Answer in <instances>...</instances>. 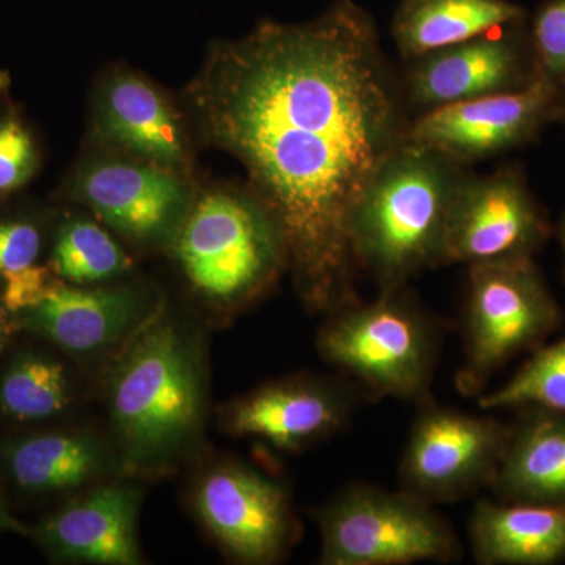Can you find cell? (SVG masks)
Listing matches in <instances>:
<instances>
[{
	"instance_id": "6da1fadb",
	"label": "cell",
	"mask_w": 565,
	"mask_h": 565,
	"mask_svg": "<svg viewBox=\"0 0 565 565\" xmlns=\"http://www.w3.org/2000/svg\"><path fill=\"white\" fill-rule=\"evenodd\" d=\"M191 95L277 223L307 310L359 300L353 211L411 122L373 17L338 0L302 24L263 22L215 47Z\"/></svg>"
},
{
	"instance_id": "7a4b0ae2",
	"label": "cell",
	"mask_w": 565,
	"mask_h": 565,
	"mask_svg": "<svg viewBox=\"0 0 565 565\" xmlns=\"http://www.w3.org/2000/svg\"><path fill=\"white\" fill-rule=\"evenodd\" d=\"M470 167L405 139L382 163L353 211L351 248L379 291L408 286L441 266L446 223Z\"/></svg>"
},
{
	"instance_id": "3957f363",
	"label": "cell",
	"mask_w": 565,
	"mask_h": 565,
	"mask_svg": "<svg viewBox=\"0 0 565 565\" xmlns=\"http://www.w3.org/2000/svg\"><path fill=\"white\" fill-rule=\"evenodd\" d=\"M106 396L122 467H170L203 423V371L188 334L172 319L145 322L111 367Z\"/></svg>"
},
{
	"instance_id": "277c9868",
	"label": "cell",
	"mask_w": 565,
	"mask_h": 565,
	"mask_svg": "<svg viewBox=\"0 0 565 565\" xmlns=\"http://www.w3.org/2000/svg\"><path fill=\"white\" fill-rule=\"evenodd\" d=\"M445 333V322L404 286L326 315L316 345L364 401L419 405L433 399Z\"/></svg>"
},
{
	"instance_id": "5b68a950",
	"label": "cell",
	"mask_w": 565,
	"mask_h": 565,
	"mask_svg": "<svg viewBox=\"0 0 565 565\" xmlns=\"http://www.w3.org/2000/svg\"><path fill=\"white\" fill-rule=\"evenodd\" d=\"M173 245L193 288L225 307L252 302L288 269L280 230L252 192L204 193L182 218Z\"/></svg>"
},
{
	"instance_id": "8992f818",
	"label": "cell",
	"mask_w": 565,
	"mask_h": 565,
	"mask_svg": "<svg viewBox=\"0 0 565 565\" xmlns=\"http://www.w3.org/2000/svg\"><path fill=\"white\" fill-rule=\"evenodd\" d=\"M313 516L322 565L452 564L463 555L451 523L403 489L353 482Z\"/></svg>"
},
{
	"instance_id": "52a82bcc",
	"label": "cell",
	"mask_w": 565,
	"mask_h": 565,
	"mask_svg": "<svg viewBox=\"0 0 565 565\" xmlns=\"http://www.w3.org/2000/svg\"><path fill=\"white\" fill-rule=\"evenodd\" d=\"M467 269L463 362L456 386L463 396L478 397L505 364L545 344L561 323V308L534 259Z\"/></svg>"
},
{
	"instance_id": "ba28073f",
	"label": "cell",
	"mask_w": 565,
	"mask_h": 565,
	"mask_svg": "<svg viewBox=\"0 0 565 565\" xmlns=\"http://www.w3.org/2000/svg\"><path fill=\"white\" fill-rule=\"evenodd\" d=\"M511 424L465 414L434 399L418 405L399 462V489L427 503L452 504L489 489Z\"/></svg>"
},
{
	"instance_id": "9c48e42d",
	"label": "cell",
	"mask_w": 565,
	"mask_h": 565,
	"mask_svg": "<svg viewBox=\"0 0 565 565\" xmlns=\"http://www.w3.org/2000/svg\"><path fill=\"white\" fill-rule=\"evenodd\" d=\"M553 225L519 163L489 174L467 173L449 211L441 266L534 259Z\"/></svg>"
},
{
	"instance_id": "30bf717a",
	"label": "cell",
	"mask_w": 565,
	"mask_h": 565,
	"mask_svg": "<svg viewBox=\"0 0 565 565\" xmlns=\"http://www.w3.org/2000/svg\"><path fill=\"white\" fill-rule=\"evenodd\" d=\"M561 90L539 77L526 88L437 107L411 117L405 139L433 148L460 166L526 147L559 120Z\"/></svg>"
},
{
	"instance_id": "8fae6325",
	"label": "cell",
	"mask_w": 565,
	"mask_h": 565,
	"mask_svg": "<svg viewBox=\"0 0 565 565\" xmlns=\"http://www.w3.org/2000/svg\"><path fill=\"white\" fill-rule=\"evenodd\" d=\"M407 63L401 88L408 109L418 114L522 90L541 77L527 35V18Z\"/></svg>"
},
{
	"instance_id": "7c38bea8",
	"label": "cell",
	"mask_w": 565,
	"mask_h": 565,
	"mask_svg": "<svg viewBox=\"0 0 565 565\" xmlns=\"http://www.w3.org/2000/svg\"><path fill=\"white\" fill-rule=\"evenodd\" d=\"M193 505L215 541L239 563H277L291 545V498L277 481L244 465H215L196 484Z\"/></svg>"
},
{
	"instance_id": "4fadbf2b",
	"label": "cell",
	"mask_w": 565,
	"mask_h": 565,
	"mask_svg": "<svg viewBox=\"0 0 565 565\" xmlns=\"http://www.w3.org/2000/svg\"><path fill=\"white\" fill-rule=\"evenodd\" d=\"M363 401L344 377L294 375L234 401L222 422L237 437L263 438L285 451H302L340 434Z\"/></svg>"
},
{
	"instance_id": "5bb4252c",
	"label": "cell",
	"mask_w": 565,
	"mask_h": 565,
	"mask_svg": "<svg viewBox=\"0 0 565 565\" xmlns=\"http://www.w3.org/2000/svg\"><path fill=\"white\" fill-rule=\"evenodd\" d=\"M74 192L110 228L139 243L173 239L192 204L180 172L140 159L88 163Z\"/></svg>"
},
{
	"instance_id": "9a60e30c",
	"label": "cell",
	"mask_w": 565,
	"mask_h": 565,
	"mask_svg": "<svg viewBox=\"0 0 565 565\" xmlns=\"http://www.w3.org/2000/svg\"><path fill=\"white\" fill-rule=\"evenodd\" d=\"M139 503L136 486L104 482L47 516L33 537L47 556L63 563L139 565Z\"/></svg>"
},
{
	"instance_id": "2e32d148",
	"label": "cell",
	"mask_w": 565,
	"mask_h": 565,
	"mask_svg": "<svg viewBox=\"0 0 565 565\" xmlns=\"http://www.w3.org/2000/svg\"><path fill=\"white\" fill-rule=\"evenodd\" d=\"M147 297L131 288L85 289L55 281L43 299L13 315L14 329L71 353H95L150 321Z\"/></svg>"
},
{
	"instance_id": "e0dca14e",
	"label": "cell",
	"mask_w": 565,
	"mask_h": 565,
	"mask_svg": "<svg viewBox=\"0 0 565 565\" xmlns=\"http://www.w3.org/2000/svg\"><path fill=\"white\" fill-rule=\"evenodd\" d=\"M99 132L140 161L184 172L191 161L180 117L158 88L137 74L106 82L99 99Z\"/></svg>"
},
{
	"instance_id": "ac0fdd59",
	"label": "cell",
	"mask_w": 565,
	"mask_h": 565,
	"mask_svg": "<svg viewBox=\"0 0 565 565\" xmlns=\"http://www.w3.org/2000/svg\"><path fill=\"white\" fill-rule=\"evenodd\" d=\"M479 565L565 563V504L481 500L468 520Z\"/></svg>"
},
{
	"instance_id": "d6986e66",
	"label": "cell",
	"mask_w": 565,
	"mask_h": 565,
	"mask_svg": "<svg viewBox=\"0 0 565 565\" xmlns=\"http://www.w3.org/2000/svg\"><path fill=\"white\" fill-rule=\"evenodd\" d=\"M519 411L489 489L508 503L565 504V415Z\"/></svg>"
},
{
	"instance_id": "ffe728a7",
	"label": "cell",
	"mask_w": 565,
	"mask_h": 565,
	"mask_svg": "<svg viewBox=\"0 0 565 565\" xmlns=\"http://www.w3.org/2000/svg\"><path fill=\"white\" fill-rule=\"evenodd\" d=\"M526 18L512 0H401L392 35L401 57L411 62Z\"/></svg>"
},
{
	"instance_id": "44dd1931",
	"label": "cell",
	"mask_w": 565,
	"mask_h": 565,
	"mask_svg": "<svg viewBox=\"0 0 565 565\" xmlns=\"http://www.w3.org/2000/svg\"><path fill=\"white\" fill-rule=\"evenodd\" d=\"M3 463L14 484L35 493L68 492L103 479L111 457L95 437L47 433L10 441Z\"/></svg>"
},
{
	"instance_id": "7402d4cb",
	"label": "cell",
	"mask_w": 565,
	"mask_h": 565,
	"mask_svg": "<svg viewBox=\"0 0 565 565\" xmlns=\"http://www.w3.org/2000/svg\"><path fill=\"white\" fill-rule=\"evenodd\" d=\"M73 390L62 363L25 353L0 381V411L18 422H41L66 411Z\"/></svg>"
},
{
	"instance_id": "603a6c76",
	"label": "cell",
	"mask_w": 565,
	"mask_h": 565,
	"mask_svg": "<svg viewBox=\"0 0 565 565\" xmlns=\"http://www.w3.org/2000/svg\"><path fill=\"white\" fill-rule=\"evenodd\" d=\"M482 411L537 407L565 415V337L531 352L504 385L476 397Z\"/></svg>"
},
{
	"instance_id": "cb8c5ba5",
	"label": "cell",
	"mask_w": 565,
	"mask_h": 565,
	"mask_svg": "<svg viewBox=\"0 0 565 565\" xmlns=\"http://www.w3.org/2000/svg\"><path fill=\"white\" fill-rule=\"evenodd\" d=\"M131 259L102 226L88 221L66 223L58 233L52 269L77 286L110 280L126 273Z\"/></svg>"
},
{
	"instance_id": "d4e9b609",
	"label": "cell",
	"mask_w": 565,
	"mask_h": 565,
	"mask_svg": "<svg viewBox=\"0 0 565 565\" xmlns=\"http://www.w3.org/2000/svg\"><path fill=\"white\" fill-rule=\"evenodd\" d=\"M527 35L539 74L565 87V0H542L527 17Z\"/></svg>"
},
{
	"instance_id": "484cf974",
	"label": "cell",
	"mask_w": 565,
	"mask_h": 565,
	"mask_svg": "<svg viewBox=\"0 0 565 565\" xmlns=\"http://www.w3.org/2000/svg\"><path fill=\"white\" fill-rule=\"evenodd\" d=\"M39 167L31 131L17 117L0 121V195L22 188Z\"/></svg>"
},
{
	"instance_id": "4316f807",
	"label": "cell",
	"mask_w": 565,
	"mask_h": 565,
	"mask_svg": "<svg viewBox=\"0 0 565 565\" xmlns=\"http://www.w3.org/2000/svg\"><path fill=\"white\" fill-rule=\"evenodd\" d=\"M40 250V232L32 223H0V280H9L36 266Z\"/></svg>"
},
{
	"instance_id": "83f0119b",
	"label": "cell",
	"mask_w": 565,
	"mask_h": 565,
	"mask_svg": "<svg viewBox=\"0 0 565 565\" xmlns=\"http://www.w3.org/2000/svg\"><path fill=\"white\" fill-rule=\"evenodd\" d=\"M0 533H13V534H25L28 527L22 525L20 520L14 519L10 514L9 508H7L3 494L0 492Z\"/></svg>"
},
{
	"instance_id": "f1b7e54d",
	"label": "cell",
	"mask_w": 565,
	"mask_h": 565,
	"mask_svg": "<svg viewBox=\"0 0 565 565\" xmlns=\"http://www.w3.org/2000/svg\"><path fill=\"white\" fill-rule=\"evenodd\" d=\"M557 239H559L561 248L564 255V278H565V214L561 218L559 225L556 228Z\"/></svg>"
},
{
	"instance_id": "f546056e",
	"label": "cell",
	"mask_w": 565,
	"mask_h": 565,
	"mask_svg": "<svg viewBox=\"0 0 565 565\" xmlns=\"http://www.w3.org/2000/svg\"><path fill=\"white\" fill-rule=\"evenodd\" d=\"M565 125V87L563 88V95H561V110H559V120Z\"/></svg>"
},
{
	"instance_id": "4dcf8cb0",
	"label": "cell",
	"mask_w": 565,
	"mask_h": 565,
	"mask_svg": "<svg viewBox=\"0 0 565 565\" xmlns=\"http://www.w3.org/2000/svg\"><path fill=\"white\" fill-rule=\"evenodd\" d=\"M7 84H9V77H7V74L0 73V95L6 90Z\"/></svg>"
},
{
	"instance_id": "1f68e13d",
	"label": "cell",
	"mask_w": 565,
	"mask_h": 565,
	"mask_svg": "<svg viewBox=\"0 0 565 565\" xmlns=\"http://www.w3.org/2000/svg\"><path fill=\"white\" fill-rule=\"evenodd\" d=\"M3 337H6V327H3L2 318H0V345L3 343Z\"/></svg>"
}]
</instances>
